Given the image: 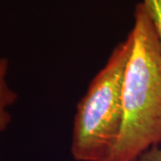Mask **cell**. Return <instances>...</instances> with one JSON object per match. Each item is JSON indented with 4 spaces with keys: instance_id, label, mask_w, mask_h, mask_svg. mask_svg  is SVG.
Wrapping results in <instances>:
<instances>
[{
    "instance_id": "3957f363",
    "label": "cell",
    "mask_w": 161,
    "mask_h": 161,
    "mask_svg": "<svg viewBox=\"0 0 161 161\" xmlns=\"http://www.w3.org/2000/svg\"><path fill=\"white\" fill-rule=\"evenodd\" d=\"M9 70L7 58H0V133L6 130L11 122L9 108L16 102L18 95L9 86L6 76Z\"/></svg>"
},
{
    "instance_id": "6da1fadb",
    "label": "cell",
    "mask_w": 161,
    "mask_h": 161,
    "mask_svg": "<svg viewBox=\"0 0 161 161\" xmlns=\"http://www.w3.org/2000/svg\"><path fill=\"white\" fill-rule=\"evenodd\" d=\"M133 17L129 32L132 51L123 86V125L106 161H137L146 150L161 144V46L142 2Z\"/></svg>"
},
{
    "instance_id": "277c9868",
    "label": "cell",
    "mask_w": 161,
    "mask_h": 161,
    "mask_svg": "<svg viewBox=\"0 0 161 161\" xmlns=\"http://www.w3.org/2000/svg\"><path fill=\"white\" fill-rule=\"evenodd\" d=\"M142 3L150 15L161 46V0H142Z\"/></svg>"
},
{
    "instance_id": "7a4b0ae2",
    "label": "cell",
    "mask_w": 161,
    "mask_h": 161,
    "mask_svg": "<svg viewBox=\"0 0 161 161\" xmlns=\"http://www.w3.org/2000/svg\"><path fill=\"white\" fill-rule=\"evenodd\" d=\"M132 46L128 33L114 47L77 105L71 140L75 161H106L117 143L124 118V79Z\"/></svg>"
},
{
    "instance_id": "5b68a950",
    "label": "cell",
    "mask_w": 161,
    "mask_h": 161,
    "mask_svg": "<svg viewBox=\"0 0 161 161\" xmlns=\"http://www.w3.org/2000/svg\"><path fill=\"white\" fill-rule=\"evenodd\" d=\"M137 161H161V144L146 150L140 156Z\"/></svg>"
}]
</instances>
